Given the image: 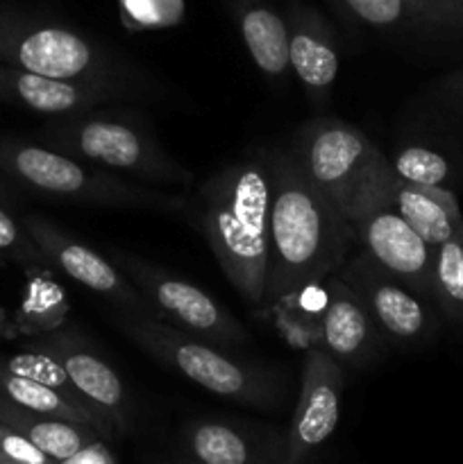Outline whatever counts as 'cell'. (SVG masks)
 <instances>
[{"label": "cell", "mask_w": 463, "mask_h": 464, "mask_svg": "<svg viewBox=\"0 0 463 464\" xmlns=\"http://www.w3.org/2000/svg\"><path fill=\"white\" fill-rule=\"evenodd\" d=\"M182 444L195 464H286V430L261 421L191 420Z\"/></svg>", "instance_id": "13"}, {"label": "cell", "mask_w": 463, "mask_h": 464, "mask_svg": "<svg viewBox=\"0 0 463 464\" xmlns=\"http://www.w3.org/2000/svg\"><path fill=\"white\" fill-rule=\"evenodd\" d=\"M271 190L268 148L261 145L207 177L186 195L182 213L198 227L227 281L250 306H263Z\"/></svg>", "instance_id": "2"}, {"label": "cell", "mask_w": 463, "mask_h": 464, "mask_svg": "<svg viewBox=\"0 0 463 464\" xmlns=\"http://www.w3.org/2000/svg\"><path fill=\"white\" fill-rule=\"evenodd\" d=\"M0 168L45 198L104 208L177 213L186 208V195L168 193L57 152L53 148L18 140H0Z\"/></svg>", "instance_id": "5"}, {"label": "cell", "mask_w": 463, "mask_h": 464, "mask_svg": "<svg viewBox=\"0 0 463 464\" xmlns=\"http://www.w3.org/2000/svg\"><path fill=\"white\" fill-rule=\"evenodd\" d=\"M0 100L45 116L66 118L94 111L100 104L113 102L116 98L98 86L54 80L0 63Z\"/></svg>", "instance_id": "18"}, {"label": "cell", "mask_w": 463, "mask_h": 464, "mask_svg": "<svg viewBox=\"0 0 463 464\" xmlns=\"http://www.w3.org/2000/svg\"><path fill=\"white\" fill-rule=\"evenodd\" d=\"M23 227L32 236L36 247L48 258L50 266L59 267L64 275H68L73 281L84 285L91 293L109 299L116 311L141 313V315L157 317V313L150 306L148 299L113 266L112 258L103 256L94 247L80 243L71 234L59 229L57 225H53L50 220H44V218L27 216L23 220Z\"/></svg>", "instance_id": "12"}, {"label": "cell", "mask_w": 463, "mask_h": 464, "mask_svg": "<svg viewBox=\"0 0 463 464\" xmlns=\"http://www.w3.org/2000/svg\"><path fill=\"white\" fill-rule=\"evenodd\" d=\"M318 347L343 367L354 370L372 365L386 344L368 308L336 272L325 279V306L318 322Z\"/></svg>", "instance_id": "15"}, {"label": "cell", "mask_w": 463, "mask_h": 464, "mask_svg": "<svg viewBox=\"0 0 463 464\" xmlns=\"http://www.w3.org/2000/svg\"><path fill=\"white\" fill-rule=\"evenodd\" d=\"M431 302L445 322L463 326V231L434 247Z\"/></svg>", "instance_id": "23"}, {"label": "cell", "mask_w": 463, "mask_h": 464, "mask_svg": "<svg viewBox=\"0 0 463 464\" xmlns=\"http://www.w3.org/2000/svg\"><path fill=\"white\" fill-rule=\"evenodd\" d=\"M113 322L148 356L216 397L259 411H275L284 403L289 381L271 367L227 356L216 344L195 338L159 317L116 311Z\"/></svg>", "instance_id": "4"}, {"label": "cell", "mask_w": 463, "mask_h": 464, "mask_svg": "<svg viewBox=\"0 0 463 464\" xmlns=\"http://www.w3.org/2000/svg\"><path fill=\"white\" fill-rule=\"evenodd\" d=\"M289 63L302 84L309 102L325 107L339 77V48L327 18L304 0H289Z\"/></svg>", "instance_id": "16"}, {"label": "cell", "mask_w": 463, "mask_h": 464, "mask_svg": "<svg viewBox=\"0 0 463 464\" xmlns=\"http://www.w3.org/2000/svg\"><path fill=\"white\" fill-rule=\"evenodd\" d=\"M245 50L254 66L271 82H281L291 72L289 21L268 0H227Z\"/></svg>", "instance_id": "19"}, {"label": "cell", "mask_w": 463, "mask_h": 464, "mask_svg": "<svg viewBox=\"0 0 463 464\" xmlns=\"http://www.w3.org/2000/svg\"><path fill=\"white\" fill-rule=\"evenodd\" d=\"M172 464H195L193 460H189V458H184V460H180V462H172Z\"/></svg>", "instance_id": "35"}, {"label": "cell", "mask_w": 463, "mask_h": 464, "mask_svg": "<svg viewBox=\"0 0 463 464\" xmlns=\"http://www.w3.org/2000/svg\"><path fill=\"white\" fill-rule=\"evenodd\" d=\"M343 365L325 349L309 347L293 420L286 429V464H309L339 426Z\"/></svg>", "instance_id": "11"}, {"label": "cell", "mask_w": 463, "mask_h": 464, "mask_svg": "<svg viewBox=\"0 0 463 464\" xmlns=\"http://www.w3.org/2000/svg\"><path fill=\"white\" fill-rule=\"evenodd\" d=\"M350 18L379 32L436 30L422 21L407 0H331Z\"/></svg>", "instance_id": "26"}, {"label": "cell", "mask_w": 463, "mask_h": 464, "mask_svg": "<svg viewBox=\"0 0 463 464\" xmlns=\"http://www.w3.org/2000/svg\"><path fill=\"white\" fill-rule=\"evenodd\" d=\"M457 5H458V9H461V14H463V0H457Z\"/></svg>", "instance_id": "36"}, {"label": "cell", "mask_w": 463, "mask_h": 464, "mask_svg": "<svg viewBox=\"0 0 463 464\" xmlns=\"http://www.w3.org/2000/svg\"><path fill=\"white\" fill-rule=\"evenodd\" d=\"M271 222L263 306L300 297L339 270L354 247L348 220L304 177L289 145L268 148Z\"/></svg>", "instance_id": "1"}, {"label": "cell", "mask_w": 463, "mask_h": 464, "mask_svg": "<svg viewBox=\"0 0 463 464\" xmlns=\"http://www.w3.org/2000/svg\"><path fill=\"white\" fill-rule=\"evenodd\" d=\"M0 370L9 372V374L25 376V379L48 385L50 390L62 394L66 401H71L73 406L89 420V424L103 435V440H109L116 435V429H113V424L109 421V417L104 415L100 408H95L94 403L75 388V383L71 381L68 372L64 370L62 362H59L41 343L30 344V347L23 349V352L9 356L7 361L0 362Z\"/></svg>", "instance_id": "21"}, {"label": "cell", "mask_w": 463, "mask_h": 464, "mask_svg": "<svg viewBox=\"0 0 463 464\" xmlns=\"http://www.w3.org/2000/svg\"><path fill=\"white\" fill-rule=\"evenodd\" d=\"M0 464H21V462H14V460H9V458L0 456Z\"/></svg>", "instance_id": "34"}, {"label": "cell", "mask_w": 463, "mask_h": 464, "mask_svg": "<svg viewBox=\"0 0 463 464\" xmlns=\"http://www.w3.org/2000/svg\"><path fill=\"white\" fill-rule=\"evenodd\" d=\"M413 12L440 32H461L463 14L457 0H407Z\"/></svg>", "instance_id": "29"}, {"label": "cell", "mask_w": 463, "mask_h": 464, "mask_svg": "<svg viewBox=\"0 0 463 464\" xmlns=\"http://www.w3.org/2000/svg\"><path fill=\"white\" fill-rule=\"evenodd\" d=\"M0 394H3L5 399H9L12 403H16V406L25 408V411L39 412V415L62 417V420L80 421V424L91 426L89 420H86L71 401H66L62 394L50 390L48 385L25 379V376H16L0 370ZM91 429H94V426H91Z\"/></svg>", "instance_id": "25"}, {"label": "cell", "mask_w": 463, "mask_h": 464, "mask_svg": "<svg viewBox=\"0 0 463 464\" xmlns=\"http://www.w3.org/2000/svg\"><path fill=\"white\" fill-rule=\"evenodd\" d=\"M289 148L313 188L343 216L377 145L340 118H316L295 131Z\"/></svg>", "instance_id": "10"}, {"label": "cell", "mask_w": 463, "mask_h": 464, "mask_svg": "<svg viewBox=\"0 0 463 464\" xmlns=\"http://www.w3.org/2000/svg\"><path fill=\"white\" fill-rule=\"evenodd\" d=\"M386 163L398 179L409 181V184L454 190L458 181V172L452 159L429 145H402L390 157H386Z\"/></svg>", "instance_id": "24"}, {"label": "cell", "mask_w": 463, "mask_h": 464, "mask_svg": "<svg viewBox=\"0 0 463 464\" xmlns=\"http://www.w3.org/2000/svg\"><path fill=\"white\" fill-rule=\"evenodd\" d=\"M0 256L21 263L25 267H45L50 266L25 227L18 225L3 207H0Z\"/></svg>", "instance_id": "28"}, {"label": "cell", "mask_w": 463, "mask_h": 464, "mask_svg": "<svg viewBox=\"0 0 463 464\" xmlns=\"http://www.w3.org/2000/svg\"><path fill=\"white\" fill-rule=\"evenodd\" d=\"M0 421L25 435L32 444H36L54 462L68 460L89 444L103 440V435L91 426L25 411V408L5 399L3 394H0Z\"/></svg>", "instance_id": "20"}, {"label": "cell", "mask_w": 463, "mask_h": 464, "mask_svg": "<svg viewBox=\"0 0 463 464\" xmlns=\"http://www.w3.org/2000/svg\"><path fill=\"white\" fill-rule=\"evenodd\" d=\"M121 21L127 30H163L182 23L184 0H118Z\"/></svg>", "instance_id": "27"}, {"label": "cell", "mask_w": 463, "mask_h": 464, "mask_svg": "<svg viewBox=\"0 0 463 464\" xmlns=\"http://www.w3.org/2000/svg\"><path fill=\"white\" fill-rule=\"evenodd\" d=\"M372 175L379 188L381 198L431 245L438 247L463 231L461 207L454 190L431 188V186H416L398 179L386 163L384 152L379 148L372 154Z\"/></svg>", "instance_id": "17"}, {"label": "cell", "mask_w": 463, "mask_h": 464, "mask_svg": "<svg viewBox=\"0 0 463 464\" xmlns=\"http://www.w3.org/2000/svg\"><path fill=\"white\" fill-rule=\"evenodd\" d=\"M45 349L57 358L68 372L75 388L109 417L116 433H130L132 403L121 376L89 344V340L75 329L53 331L41 340Z\"/></svg>", "instance_id": "14"}, {"label": "cell", "mask_w": 463, "mask_h": 464, "mask_svg": "<svg viewBox=\"0 0 463 464\" xmlns=\"http://www.w3.org/2000/svg\"><path fill=\"white\" fill-rule=\"evenodd\" d=\"M0 263H3V256H0Z\"/></svg>", "instance_id": "37"}, {"label": "cell", "mask_w": 463, "mask_h": 464, "mask_svg": "<svg viewBox=\"0 0 463 464\" xmlns=\"http://www.w3.org/2000/svg\"><path fill=\"white\" fill-rule=\"evenodd\" d=\"M0 456L21 464H57L53 458L45 456L36 444H32L25 435L9 429L3 421H0Z\"/></svg>", "instance_id": "30"}, {"label": "cell", "mask_w": 463, "mask_h": 464, "mask_svg": "<svg viewBox=\"0 0 463 464\" xmlns=\"http://www.w3.org/2000/svg\"><path fill=\"white\" fill-rule=\"evenodd\" d=\"M112 261L136 290L148 299L159 320L216 347L248 344L250 334L202 288L163 267L127 252H112Z\"/></svg>", "instance_id": "8"}, {"label": "cell", "mask_w": 463, "mask_h": 464, "mask_svg": "<svg viewBox=\"0 0 463 464\" xmlns=\"http://www.w3.org/2000/svg\"><path fill=\"white\" fill-rule=\"evenodd\" d=\"M336 275L357 293L386 344L422 349L434 343L443 322L438 308L384 270L370 254L363 249L348 254Z\"/></svg>", "instance_id": "9"}, {"label": "cell", "mask_w": 463, "mask_h": 464, "mask_svg": "<svg viewBox=\"0 0 463 464\" xmlns=\"http://www.w3.org/2000/svg\"><path fill=\"white\" fill-rule=\"evenodd\" d=\"M0 63L54 80L109 91L116 100H141L159 89L132 59L95 36L16 12H0Z\"/></svg>", "instance_id": "3"}, {"label": "cell", "mask_w": 463, "mask_h": 464, "mask_svg": "<svg viewBox=\"0 0 463 464\" xmlns=\"http://www.w3.org/2000/svg\"><path fill=\"white\" fill-rule=\"evenodd\" d=\"M5 331H7V320H5V313H3V308H0V340H3Z\"/></svg>", "instance_id": "33"}, {"label": "cell", "mask_w": 463, "mask_h": 464, "mask_svg": "<svg viewBox=\"0 0 463 464\" xmlns=\"http://www.w3.org/2000/svg\"><path fill=\"white\" fill-rule=\"evenodd\" d=\"M429 95L445 113L463 122V68L438 77L429 86Z\"/></svg>", "instance_id": "31"}, {"label": "cell", "mask_w": 463, "mask_h": 464, "mask_svg": "<svg viewBox=\"0 0 463 464\" xmlns=\"http://www.w3.org/2000/svg\"><path fill=\"white\" fill-rule=\"evenodd\" d=\"M57 464H113V460L112 456H109L103 440H98V442L89 444V447L82 449V451L75 453L73 458H68V460L57 462Z\"/></svg>", "instance_id": "32"}, {"label": "cell", "mask_w": 463, "mask_h": 464, "mask_svg": "<svg viewBox=\"0 0 463 464\" xmlns=\"http://www.w3.org/2000/svg\"><path fill=\"white\" fill-rule=\"evenodd\" d=\"M48 148L145 186L193 184V172L166 152L141 118L127 113L86 111L48 125Z\"/></svg>", "instance_id": "6"}, {"label": "cell", "mask_w": 463, "mask_h": 464, "mask_svg": "<svg viewBox=\"0 0 463 464\" xmlns=\"http://www.w3.org/2000/svg\"><path fill=\"white\" fill-rule=\"evenodd\" d=\"M71 304L66 290L50 276L45 267L27 272L25 295L16 313V329L23 335H48L66 326Z\"/></svg>", "instance_id": "22"}, {"label": "cell", "mask_w": 463, "mask_h": 464, "mask_svg": "<svg viewBox=\"0 0 463 464\" xmlns=\"http://www.w3.org/2000/svg\"><path fill=\"white\" fill-rule=\"evenodd\" d=\"M343 216L354 247L370 254L384 270L431 302L434 247L381 198L372 175V157L350 193Z\"/></svg>", "instance_id": "7"}]
</instances>
